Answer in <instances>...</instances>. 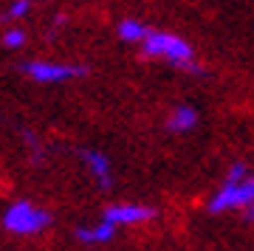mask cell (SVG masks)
<instances>
[{
  "mask_svg": "<svg viewBox=\"0 0 254 251\" xmlns=\"http://www.w3.org/2000/svg\"><path fill=\"white\" fill-rule=\"evenodd\" d=\"M141 57L158 60V63H167L190 73L200 71L198 63H195V48L190 45V40H184L175 31H164V28H150L147 40L141 43Z\"/></svg>",
  "mask_w": 254,
  "mask_h": 251,
  "instance_id": "cell-1",
  "label": "cell"
},
{
  "mask_svg": "<svg viewBox=\"0 0 254 251\" xmlns=\"http://www.w3.org/2000/svg\"><path fill=\"white\" fill-rule=\"evenodd\" d=\"M31 14V3L28 0H17V3H11L9 9L0 14V23H9V26H17V20L28 17Z\"/></svg>",
  "mask_w": 254,
  "mask_h": 251,
  "instance_id": "cell-11",
  "label": "cell"
},
{
  "mask_svg": "<svg viewBox=\"0 0 254 251\" xmlns=\"http://www.w3.org/2000/svg\"><path fill=\"white\" fill-rule=\"evenodd\" d=\"M51 223H54L51 212L46 206H37L34 200H14L0 215V229L14 237H37Z\"/></svg>",
  "mask_w": 254,
  "mask_h": 251,
  "instance_id": "cell-2",
  "label": "cell"
},
{
  "mask_svg": "<svg viewBox=\"0 0 254 251\" xmlns=\"http://www.w3.org/2000/svg\"><path fill=\"white\" fill-rule=\"evenodd\" d=\"M116 34H119V40H125V43L141 45L147 40V34H150V26L141 23L138 17H122L116 23Z\"/></svg>",
  "mask_w": 254,
  "mask_h": 251,
  "instance_id": "cell-9",
  "label": "cell"
},
{
  "mask_svg": "<svg viewBox=\"0 0 254 251\" xmlns=\"http://www.w3.org/2000/svg\"><path fill=\"white\" fill-rule=\"evenodd\" d=\"M79 158H82V164H85L88 175L93 178V184H96L102 192L113 189V164H110V158L102 153V150L85 147V150H79Z\"/></svg>",
  "mask_w": 254,
  "mask_h": 251,
  "instance_id": "cell-6",
  "label": "cell"
},
{
  "mask_svg": "<svg viewBox=\"0 0 254 251\" xmlns=\"http://www.w3.org/2000/svg\"><path fill=\"white\" fill-rule=\"evenodd\" d=\"M116 232H119L116 226L99 220V223H91V226H76L73 237L79 243H85V246H105V243H110L116 237Z\"/></svg>",
  "mask_w": 254,
  "mask_h": 251,
  "instance_id": "cell-7",
  "label": "cell"
},
{
  "mask_svg": "<svg viewBox=\"0 0 254 251\" xmlns=\"http://www.w3.org/2000/svg\"><path fill=\"white\" fill-rule=\"evenodd\" d=\"M198 127V110L192 105H175L173 113L167 116V130L170 133H190Z\"/></svg>",
  "mask_w": 254,
  "mask_h": 251,
  "instance_id": "cell-8",
  "label": "cell"
},
{
  "mask_svg": "<svg viewBox=\"0 0 254 251\" xmlns=\"http://www.w3.org/2000/svg\"><path fill=\"white\" fill-rule=\"evenodd\" d=\"M158 215L153 206L147 203H110L105 206L102 212V220L116 229H125V226H141V223H150L153 217Z\"/></svg>",
  "mask_w": 254,
  "mask_h": 251,
  "instance_id": "cell-5",
  "label": "cell"
},
{
  "mask_svg": "<svg viewBox=\"0 0 254 251\" xmlns=\"http://www.w3.org/2000/svg\"><path fill=\"white\" fill-rule=\"evenodd\" d=\"M20 71L26 73L31 82H40V85H63V82L88 76V65L54 63V60H28V63L20 65Z\"/></svg>",
  "mask_w": 254,
  "mask_h": 251,
  "instance_id": "cell-3",
  "label": "cell"
},
{
  "mask_svg": "<svg viewBox=\"0 0 254 251\" xmlns=\"http://www.w3.org/2000/svg\"><path fill=\"white\" fill-rule=\"evenodd\" d=\"M246 217H249V220H252V223H254V206L249 209V212H246Z\"/></svg>",
  "mask_w": 254,
  "mask_h": 251,
  "instance_id": "cell-13",
  "label": "cell"
},
{
  "mask_svg": "<svg viewBox=\"0 0 254 251\" xmlns=\"http://www.w3.org/2000/svg\"><path fill=\"white\" fill-rule=\"evenodd\" d=\"M252 206H254V175L246 181H237V184L223 181L218 192L206 200L209 215H223V212H232V209L249 212Z\"/></svg>",
  "mask_w": 254,
  "mask_h": 251,
  "instance_id": "cell-4",
  "label": "cell"
},
{
  "mask_svg": "<svg viewBox=\"0 0 254 251\" xmlns=\"http://www.w3.org/2000/svg\"><path fill=\"white\" fill-rule=\"evenodd\" d=\"M246 178H252L249 167H246L243 161H235L232 167H229V172H226V178H223V181H229V184H237V181H246Z\"/></svg>",
  "mask_w": 254,
  "mask_h": 251,
  "instance_id": "cell-12",
  "label": "cell"
},
{
  "mask_svg": "<svg viewBox=\"0 0 254 251\" xmlns=\"http://www.w3.org/2000/svg\"><path fill=\"white\" fill-rule=\"evenodd\" d=\"M26 43H28V34H26L23 26H6L3 34H0V45H3L6 51H20Z\"/></svg>",
  "mask_w": 254,
  "mask_h": 251,
  "instance_id": "cell-10",
  "label": "cell"
}]
</instances>
